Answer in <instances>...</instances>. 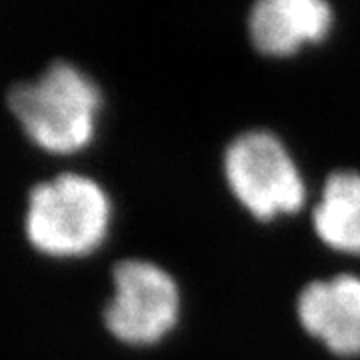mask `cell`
I'll return each mask as SVG.
<instances>
[{
    "label": "cell",
    "mask_w": 360,
    "mask_h": 360,
    "mask_svg": "<svg viewBox=\"0 0 360 360\" xmlns=\"http://www.w3.org/2000/svg\"><path fill=\"white\" fill-rule=\"evenodd\" d=\"M333 22V6L324 0H260L248 16V32L260 52L288 56L321 42Z\"/></svg>",
    "instance_id": "6"
},
{
    "label": "cell",
    "mask_w": 360,
    "mask_h": 360,
    "mask_svg": "<svg viewBox=\"0 0 360 360\" xmlns=\"http://www.w3.org/2000/svg\"><path fill=\"white\" fill-rule=\"evenodd\" d=\"M8 103L26 134L51 153H75L94 139L103 94L70 63H54L37 80L16 84Z\"/></svg>",
    "instance_id": "1"
},
{
    "label": "cell",
    "mask_w": 360,
    "mask_h": 360,
    "mask_svg": "<svg viewBox=\"0 0 360 360\" xmlns=\"http://www.w3.org/2000/svg\"><path fill=\"white\" fill-rule=\"evenodd\" d=\"M115 295L104 310V322L118 340L146 347L162 340L176 326L180 292L174 278L155 262L130 258L112 272Z\"/></svg>",
    "instance_id": "4"
},
{
    "label": "cell",
    "mask_w": 360,
    "mask_h": 360,
    "mask_svg": "<svg viewBox=\"0 0 360 360\" xmlns=\"http://www.w3.org/2000/svg\"><path fill=\"white\" fill-rule=\"evenodd\" d=\"M224 176L236 200L260 220L298 212L304 202L300 170L269 130H248L229 144Z\"/></svg>",
    "instance_id": "3"
},
{
    "label": "cell",
    "mask_w": 360,
    "mask_h": 360,
    "mask_svg": "<svg viewBox=\"0 0 360 360\" xmlns=\"http://www.w3.org/2000/svg\"><path fill=\"white\" fill-rule=\"evenodd\" d=\"M312 224L322 243L345 255H360V174L336 170L322 188Z\"/></svg>",
    "instance_id": "7"
},
{
    "label": "cell",
    "mask_w": 360,
    "mask_h": 360,
    "mask_svg": "<svg viewBox=\"0 0 360 360\" xmlns=\"http://www.w3.org/2000/svg\"><path fill=\"white\" fill-rule=\"evenodd\" d=\"M112 220V205L96 180L58 174L32 188L26 234L51 257H84L103 245Z\"/></svg>",
    "instance_id": "2"
},
{
    "label": "cell",
    "mask_w": 360,
    "mask_h": 360,
    "mask_svg": "<svg viewBox=\"0 0 360 360\" xmlns=\"http://www.w3.org/2000/svg\"><path fill=\"white\" fill-rule=\"evenodd\" d=\"M302 328L338 356H360V278L338 274L307 284L296 302Z\"/></svg>",
    "instance_id": "5"
}]
</instances>
